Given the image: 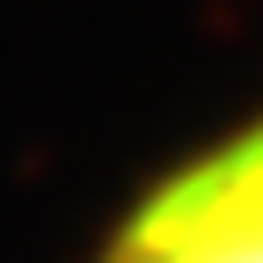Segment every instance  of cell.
<instances>
[{"instance_id": "6da1fadb", "label": "cell", "mask_w": 263, "mask_h": 263, "mask_svg": "<svg viewBox=\"0 0 263 263\" xmlns=\"http://www.w3.org/2000/svg\"><path fill=\"white\" fill-rule=\"evenodd\" d=\"M103 263H263V124L168 176Z\"/></svg>"}]
</instances>
